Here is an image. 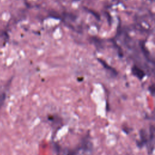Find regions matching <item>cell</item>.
<instances>
[{
  "mask_svg": "<svg viewBox=\"0 0 155 155\" xmlns=\"http://www.w3.org/2000/svg\"><path fill=\"white\" fill-rule=\"evenodd\" d=\"M131 72L133 74H134L135 76H136L138 79L140 80L142 79L145 76V73L137 65H133L132 67Z\"/></svg>",
  "mask_w": 155,
  "mask_h": 155,
  "instance_id": "6da1fadb",
  "label": "cell"
},
{
  "mask_svg": "<svg viewBox=\"0 0 155 155\" xmlns=\"http://www.w3.org/2000/svg\"><path fill=\"white\" fill-rule=\"evenodd\" d=\"M98 60H99V61L103 65V66L106 68V69H107V70H110V71H112V73H114V74L116 76V74H117V72H116V71L114 70V69H113L112 67H110V66H108V65L107 64H106V62H104L103 60H101V59H98Z\"/></svg>",
  "mask_w": 155,
  "mask_h": 155,
  "instance_id": "7a4b0ae2",
  "label": "cell"
},
{
  "mask_svg": "<svg viewBox=\"0 0 155 155\" xmlns=\"http://www.w3.org/2000/svg\"><path fill=\"white\" fill-rule=\"evenodd\" d=\"M68 155H73V154H68Z\"/></svg>",
  "mask_w": 155,
  "mask_h": 155,
  "instance_id": "3957f363",
  "label": "cell"
}]
</instances>
